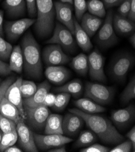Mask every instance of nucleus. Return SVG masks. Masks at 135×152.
Masks as SVG:
<instances>
[{
	"label": "nucleus",
	"mask_w": 135,
	"mask_h": 152,
	"mask_svg": "<svg viewBox=\"0 0 135 152\" xmlns=\"http://www.w3.org/2000/svg\"><path fill=\"white\" fill-rule=\"evenodd\" d=\"M102 20L89 13L83 15L81 20V26L89 37H92L102 24Z\"/></svg>",
	"instance_id": "obj_22"
},
{
	"label": "nucleus",
	"mask_w": 135,
	"mask_h": 152,
	"mask_svg": "<svg viewBox=\"0 0 135 152\" xmlns=\"http://www.w3.org/2000/svg\"><path fill=\"white\" fill-rule=\"evenodd\" d=\"M37 15L34 30L40 39L48 38L54 29L55 10L53 0H36Z\"/></svg>",
	"instance_id": "obj_3"
},
{
	"label": "nucleus",
	"mask_w": 135,
	"mask_h": 152,
	"mask_svg": "<svg viewBox=\"0 0 135 152\" xmlns=\"http://www.w3.org/2000/svg\"><path fill=\"white\" fill-rule=\"evenodd\" d=\"M135 98V77L133 75L120 96L123 104H127Z\"/></svg>",
	"instance_id": "obj_32"
},
{
	"label": "nucleus",
	"mask_w": 135,
	"mask_h": 152,
	"mask_svg": "<svg viewBox=\"0 0 135 152\" xmlns=\"http://www.w3.org/2000/svg\"><path fill=\"white\" fill-rule=\"evenodd\" d=\"M97 140L96 134L90 130H84L81 132L78 140L74 142V148L87 147L93 144Z\"/></svg>",
	"instance_id": "obj_30"
},
{
	"label": "nucleus",
	"mask_w": 135,
	"mask_h": 152,
	"mask_svg": "<svg viewBox=\"0 0 135 152\" xmlns=\"http://www.w3.org/2000/svg\"><path fill=\"white\" fill-rule=\"evenodd\" d=\"M84 124V119L80 116L73 113H67L63 119V133L67 136H74L78 134Z\"/></svg>",
	"instance_id": "obj_17"
},
{
	"label": "nucleus",
	"mask_w": 135,
	"mask_h": 152,
	"mask_svg": "<svg viewBox=\"0 0 135 152\" xmlns=\"http://www.w3.org/2000/svg\"><path fill=\"white\" fill-rule=\"evenodd\" d=\"M60 2L62 3H69L72 5H73V0H59Z\"/></svg>",
	"instance_id": "obj_53"
},
{
	"label": "nucleus",
	"mask_w": 135,
	"mask_h": 152,
	"mask_svg": "<svg viewBox=\"0 0 135 152\" xmlns=\"http://www.w3.org/2000/svg\"><path fill=\"white\" fill-rule=\"evenodd\" d=\"M37 86L31 81L22 80L20 86V90L23 98H27L32 96L36 92Z\"/></svg>",
	"instance_id": "obj_35"
},
{
	"label": "nucleus",
	"mask_w": 135,
	"mask_h": 152,
	"mask_svg": "<svg viewBox=\"0 0 135 152\" xmlns=\"http://www.w3.org/2000/svg\"><path fill=\"white\" fill-rule=\"evenodd\" d=\"M50 85L47 81H44L37 86L35 93L31 97L23 99L24 106L28 107H35L43 104L45 97L49 93Z\"/></svg>",
	"instance_id": "obj_19"
},
{
	"label": "nucleus",
	"mask_w": 135,
	"mask_h": 152,
	"mask_svg": "<svg viewBox=\"0 0 135 152\" xmlns=\"http://www.w3.org/2000/svg\"><path fill=\"white\" fill-rule=\"evenodd\" d=\"M55 98H56V95H55L53 94L48 93L47 94V95L46 96V97H45L43 104L44 105L47 106V107H52L53 105L54 104V102L55 101Z\"/></svg>",
	"instance_id": "obj_46"
},
{
	"label": "nucleus",
	"mask_w": 135,
	"mask_h": 152,
	"mask_svg": "<svg viewBox=\"0 0 135 152\" xmlns=\"http://www.w3.org/2000/svg\"><path fill=\"white\" fill-rule=\"evenodd\" d=\"M3 6L7 15L10 18L21 17L26 13L25 0H4Z\"/></svg>",
	"instance_id": "obj_21"
},
{
	"label": "nucleus",
	"mask_w": 135,
	"mask_h": 152,
	"mask_svg": "<svg viewBox=\"0 0 135 152\" xmlns=\"http://www.w3.org/2000/svg\"><path fill=\"white\" fill-rule=\"evenodd\" d=\"M87 10L89 13L99 18H103L106 15V8L100 0H89L87 2Z\"/></svg>",
	"instance_id": "obj_31"
},
{
	"label": "nucleus",
	"mask_w": 135,
	"mask_h": 152,
	"mask_svg": "<svg viewBox=\"0 0 135 152\" xmlns=\"http://www.w3.org/2000/svg\"><path fill=\"white\" fill-rule=\"evenodd\" d=\"M45 76L53 84L61 85L66 83L70 77V72L61 66H49L45 70Z\"/></svg>",
	"instance_id": "obj_18"
},
{
	"label": "nucleus",
	"mask_w": 135,
	"mask_h": 152,
	"mask_svg": "<svg viewBox=\"0 0 135 152\" xmlns=\"http://www.w3.org/2000/svg\"><path fill=\"white\" fill-rule=\"evenodd\" d=\"M113 26L115 33L120 36H128L134 32V22L119 14H116L113 18Z\"/></svg>",
	"instance_id": "obj_20"
},
{
	"label": "nucleus",
	"mask_w": 135,
	"mask_h": 152,
	"mask_svg": "<svg viewBox=\"0 0 135 152\" xmlns=\"http://www.w3.org/2000/svg\"><path fill=\"white\" fill-rule=\"evenodd\" d=\"M22 80V78H18L15 81L7 88L4 97L16 106L19 110L20 116L24 120L26 119V113L20 90V86Z\"/></svg>",
	"instance_id": "obj_16"
},
{
	"label": "nucleus",
	"mask_w": 135,
	"mask_h": 152,
	"mask_svg": "<svg viewBox=\"0 0 135 152\" xmlns=\"http://www.w3.org/2000/svg\"><path fill=\"white\" fill-rule=\"evenodd\" d=\"M5 152H22V149L18 148L17 146H15L14 145L7 148L5 150Z\"/></svg>",
	"instance_id": "obj_51"
},
{
	"label": "nucleus",
	"mask_w": 135,
	"mask_h": 152,
	"mask_svg": "<svg viewBox=\"0 0 135 152\" xmlns=\"http://www.w3.org/2000/svg\"><path fill=\"white\" fill-rule=\"evenodd\" d=\"M126 136L131 142L133 151H135V127H133L132 129L127 133Z\"/></svg>",
	"instance_id": "obj_47"
},
{
	"label": "nucleus",
	"mask_w": 135,
	"mask_h": 152,
	"mask_svg": "<svg viewBox=\"0 0 135 152\" xmlns=\"http://www.w3.org/2000/svg\"><path fill=\"white\" fill-rule=\"evenodd\" d=\"M74 104L79 110L88 114H96L106 110V108L101 105L88 98L79 99L74 101Z\"/></svg>",
	"instance_id": "obj_24"
},
{
	"label": "nucleus",
	"mask_w": 135,
	"mask_h": 152,
	"mask_svg": "<svg viewBox=\"0 0 135 152\" xmlns=\"http://www.w3.org/2000/svg\"><path fill=\"white\" fill-rule=\"evenodd\" d=\"M9 67L11 71L21 73L23 70V57L20 45H15L10 54Z\"/></svg>",
	"instance_id": "obj_28"
},
{
	"label": "nucleus",
	"mask_w": 135,
	"mask_h": 152,
	"mask_svg": "<svg viewBox=\"0 0 135 152\" xmlns=\"http://www.w3.org/2000/svg\"><path fill=\"white\" fill-rule=\"evenodd\" d=\"M3 18H4V12L0 10V37H3L4 36V28H3Z\"/></svg>",
	"instance_id": "obj_49"
},
{
	"label": "nucleus",
	"mask_w": 135,
	"mask_h": 152,
	"mask_svg": "<svg viewBox=\"0 0 135 152\" xmlns=\"http://www.w3.org/2000/svg\"><path fill=\"white\" fill-rule=\"evenodd\" d=\"M3 135V132L1 130V129H0V141H1V139H2Z\"/></svg>",
	"instance_id": "obj_54"
},
{
	"label": "nucleus",
	"mask_w": 135,
	"mask_h": 152,
	"mask_svg": "<svg viewBox=\"0 0 135 152\" xmlns=\"http://www.w3.org/2000/svg\"><path fill=\"white\" fill-rule=\"evenodd\" d=\"M71 95L67 93L61 92L56 95L54 104L52 107L56 111L60 112L65 109L70 99Z\"/></svg>",
	"instance_id": "obj_34"
},
{
	"label": "nucleus",
	"mask_w": 135,
	"mask_h": 152,
	"mask_svg": "<svg viewBox=\"0 0 135 152\" xmlns=\"http://www.w3.org/2000/svg\"><path fill=\"white\" fill-rule=\"evenodd\" d=\"M52 37L46 43L60 45L67 53H74L77 51V44L72 34L63 24L56 23Z\"/></svg>",
	"instance_id": "obj_5"
},
{
	"label": "nucleus",
	"mask_w": 135,
	"mask_h": 152,
	"mask_svg": "<svg viewBox=\"0 0 135 152\" xmlns=\"http://www.w3.org/2000/svg\"><path fill=\"white\" fill-rule=\"evenodd\" d=\"M24 108L28 125L36 131L40 132L44 129L46 120L50 114L47 106L42 104L35 107L24 106Z\"/></svg>",
	"instance_id": "obj_8"
},
{
	"label": "nucleus",
	"mask_w": 135,
	"mask_h": 152,
	"mask_svg": "<svg viewBox=\"0 0 135 152\" xmlns=\"http://www.w3.org/2000/svg\"><path fill=\"white\" fill-rule=\"evenodd\" d=\"M35 21L34 18H22L6 22L3 28L7 38L12 42L17 41L30 27L35 24Z\"/></svg>",
	"instance_id": "obj_11"
},
{
	"label": "nucleus",
	"mask_w": 135,
	"mask_h": 152,
	"mask_svg": "<svg viewBox=\"0 0 135 152\" xmlns=\"http://www.w3.org/2000/svg\"><path fill=\"white\" fill-rule=\"evenodd\" d=\"M134 118L135 108L132 104L124 109L112 111L110 115L111 120L120 129L128 127L134 122Z\"/></svg>",
	"instance_id": "obj_15"
},
{
	"label": "nucleus",
	"mask_w": 135,
	"mask_h": 152,
	"mask_svg": "<svg viewBox=\"0 0 135 152\" xmlns=\"http://www.w3.org/2000/svg\"><path fill=\"white\" fill-rule=\"evenodd\" d=\"M44 62L48 66H61L70 61V57L57 44H50L43 49L42 53Z\"/></svg>",
	"instance_id": "obj_10"
},
{
	"label": "nucleus",
	"mask_w": 135,
	"mask_h": 152,
	"mask_svg": "<svg viewBox=\"0 0 135 152\" xmlns=\"http://www.w3.org/2000/svg\"><path fill=\"white\" fill-rule=\"evenodd\" d=\"M131 0H124L120 4V6L118 9V12L120 15L124 17H127L131 6Z\"/></svg>",
	"instance_id": "obj_43"
},
{
	"label": "nucleus",
	"mask_w": 135,
	"mask_h": 152,
	"mask_svg": "<svg viewBox=\"0 0 135 152\" xmlns=\"http://www.w3.org/2000/svg\"><path fill=\"white\" fill-rule=\"evenodd\" d=\"M12 45L0 37V59L4 62L9 59L12 51Z\"/></svg>",
	"instance_id": "obj_36"
},
{
	"label": "nucleus",
	"mask_w": 135,
	"mask_h": 152,
	"mask_svg": "<svg viewBox=\"0 0 135 152\" xmlns=\"http://www.w3.org/2000/svg\"><path fill=\"white\" fill-rule=\"evenodd\" d=\"M129 41L131 44V45L133 46V48L134 49L135 48V34L133 33V34L131 35L130 38H129Z\"/></svg>",
	"instance_id": "obj_52"
},
{
	"label": "nucleus",
	"mask_w": 135,
	"mask_h": 152,
	"mask_svg": "<svg viewBox=\"0 0 135 152\" xmlns=\"http://www.w3.org/2000/svg\"><path fill=\"white\" fill-rule=\"evenodd\" d=\"M0 113L4 116L13 121L17 124L20 121L23 120L20 116L17 107L5 97L0 103Z\"/></svg>",
	"instance_id": "obj_26"
},
{
	"label": "nucleus",
	"mask_w": 135,
	"mask_h": 152,
	"mask_svg": "<svg viewBox=\"0 0 135 152\" xmlns=\"http://www.w3.org/2000/svg\"><path fill=\"white\" fill-rule=\"evenodd\" d=\"M88 73L91 79L100 82H106L104 73V58L98 50H93L88 56Z\"/></svg>",
	"instance_id": "obj_12"
},
{
	"label": "nucleus",
	"mask_w": 135,
	"mask_h": 152,
	"mask_svg": "<svg viewBox=\"0 0 135 152\" xmlns=\"http://www.w3.org/2000/svg\"><path fill=\"white\" fill-rule=\"evenodd\" d=\"M127 18L134 22L135 21V0H131V6Z\"/></svg>",
	"instance_id": "obj_48"
},
{
	"label": "nucleus",
	"mask_w": 135,
	"mask_h": 152,
	"mask_svg": "<svg viewBox=\"0 0 135 152\" xmlns=\"http://www.w3.org/2000/svg\"><path fill=\"white\" fill-rule=\"evenodd\" d=\"M18 134L17 129L9 133H3L2 139L0 141V151H4V150L14 145L17 142Z\"/></svg>",
	"instance_id": "obj_33"
},
{
	"label": "nucleus",
	"mask_w": 135,
	"mask_h": 152,
	"mask_svg": "<svg viewBox=\"0 0 135 152\" xmlns=\"http://www.w3.org/2000/svg\"><path fill=\"white\" fill-rule=\"evenodd\" d=\"M63 119L61 115L58 114H50L46 120L44 127V133L46 134H63Z\"/></svg>",
	"instance_id": "obj_25"
},
{
	"label": "nucleus",
	"mask_w": 135,
	"mask_h": 152,
	"mask_svg": "<svg viewBox=\"0 0 135 152\" xmlns=\"http://www.w3.org/2000/svg\"><path fill=\"white\" fill-rule=\"evenodd\" d=\"M134 64V56L132 53L129 52L120 53L113 59L109 66L110 77L115 81L123 82Z\"/></svg>",
	"instance_id": "obj_4"
},
{
	"label": "nucleus",
	"mask_w": 135,
	"mask_h": 152,
	"mask_svg": "<svg viewBox=\"0 0 135 152\" xmlns=\"http://www.w3.org/2000/svg\"><path fill=\"white\" fill-rule=\"evenodd\" d=\"M110 148L99 144H93L80 150L81 152H108Z\"/></svg>",
	"instance_id": "obj_40"
},
{
	"label": "nucleus",
	"mask_w": 135,
	"mask_h": 152,
	"mask_svg": "<svg viewBox=\"0 0 135 152\" xmlns=\"http://www.w3.org/2000/svg\"><path fill=\"white\" fill-rule=\"evenodd\" d=\"M33 135L38 149L41 151L49 150V149L65 145L73 141L72 138L61 134L44 135L33 132Z\"/></svg>",
	"instance_id": "obj_9"
},
{
	"label": "nucleus",
	"mask_w": 135,
	"mask_h": 152,
	"mask_svg": "<svg viewBox=\"0 0 135 152\" xmlns=\"http://www.w3.org/2000/svg\"><path fill=\"white\" fill-rule=\"evenodd\" d=\"M105 8L110 9L121 4L124 0H102Z\"/></svg>",
	"instance_id": "obj_45"
},
{
	"label": "nucleus",
	"mask_w": 135,
	"mask_h": 152,
	"mask_svg": "<svg viewBox=\"0 0 135 152\" xmlns=\"http://www.w3.org/2000/svg\"><path fill=\"white\" fill-rule=\"evenodd\" d=\"M113 12L109 10L106 20L96 37V42L99 46L103 49H108L114 46L118 42L113 26Z\"/></svg>",
	"instance_id": "obj_7"
},
{
	"label": "nucleus",
	"mask_w": 135,
	"mask_h": 152,
	"mask_svg": "<svg viewBox=\"0 0 135 152\" xmlns=\"http://www.w3.org/2000/svg\"><path fill=\"white\" fill-rule=\"evenodd\" d=\"M72 69L78 74L85 76L88 70V57L84 53H80L74 57L70 63Z\"/></svg>",
	"instance_id": "obj_29"
},
{
	"label": "nucleus",
	"mask_w": 135,
	"mask_h": 152,
	"mask_svg": "<svg viewBox=\"0 0 135 152\" xmlns=\"http://www.w3.org/2000/svg\"><path fill=\"white\" fill-rule=\"evenodd\" d=\"M23 69L27 77L38 80L42 75L40 47L31 32H27L21 41Z\"/></svg>",
	"instance_id": "obj_2"
},
{
	"label": "nucleus",
	"mask_w": 135,
	"mask_h": 152,
	"mask_svg": "<svg viewBox=\"0 0 135 152\" xmlns=\"http://www.w3.org/2000/svg\"><path fill=\"white\" fill-rule=\"evenodd\" d=\"M18 142L22 150L27 152H37L38 149L35 144L33 132L24 123L23 120L17 124Z\"/></svg>",
	"instance_id": "obj_13"
},
{
	"label": "nucleus",
	"mask_w": 135,
	"mask_h": 152,
	"mask_svg": "<svg viewBox=\"0 0 135 152\" xmlns=\"http://www.w3.org/2000/svg\"><path fill=\"white\" fill-rule=\"evenodd\" d=\"M132 150V144L130 140H127L117 145L110 152H130Z\"/></svg>",
	"instance_id": "obj_41"
},
{
	"label": "nucleus",
	"mask_w": 135,
	"mask_h": 152,
	"mask_svg": "<svg viewBox=\"0 0 135 152\" xmlns=\"http://www.w3.org/2000/svg\"><path fill=\"white\" fill-rule=\"evenodd\" d=\"M0 1H1V0H0Z\"/></svg>",
	"instance_id": "obj_55"
},
{
	"label": "nucleus",
	"mask_w": 135,
	"mask_h": 152,
	"mask_svg": "<svg viewBox=\"0 0 135 152\" xmlns=\"http://www.w3.org/2000/svg\"><path fill=\"white\" fill-rule=\"evenodd\" d=\"M25 1L28 16L32 18H35L37 15L36 0H25Z\"/></svg>",
	"instance_id": "obj_42"
},
{
	"label": "nucleus",
	"mask_w": 135,
	"mask_h": 152,
	"mask_svg": "<svg viewBox=\"0 0 135 152\" xmlns=\"http://www.w3.org/2000/svg\"><path fill=\"white\" fill-rule=\"evenodd\" d=\"M69 111L81 116L87 126L102 142L109 144H116L124 140V136L118 132L107 118L95 114L85 113L78 109H70Z\"/></svg>",
	"instance_id": "obj_1"
},
{
	"label": "nucleus",
	"mask_w": 135,
	"mask_h": 152,
	"mask_svg": "<svg viewBox=\"0 0 135 152\" xmlns=\"http://www.w3.org/2000/svg\"><path fill=\"white\" fill-rule=\"evenodd\" d=\"M9 64L0 59V76H7L11 73Z\"/></svg>",
	"instance_id": "obj_44"
},
{
	"label": "nucleus",
	"mask_w": 135,
	"mask_h": 152,
	"mask_svg": "<svg viewBox=\"0 0 135 152\" xmlns=\"http://www.w3.org/2000/svg\"><path fill=\"white\" fill-rule=\"evenodd\" d=\"M15 81V77L13 76L8 77L0 84V103L4 97L7 88Z\"/></svg>",
	"instance_id": "obj_39"
},
{
	"label": "nucleus",
	"mask_w": 135,
	"mask_h": 152,
	"mask_svg": "<svg viewBox=\"0 0 135 152\" xmlns=\"http://www.w3.org/2000/svg\"><path fill=\"white\" fill-rule=\"evenodd\" d=\"M17 124L13 121L4 116L0 113V129L3 133L15 130Z\"/></svg>",
	"instance_id": "obj_37"
},
{
	"label": "nucleus",
	"mask_w": 135,
	"mask_h": 152,
	"mask_svg": "<svg viewBox=\"0 0 135 152\" xmlns=\"http://www.w3.org/2000/svg\"><path fill=\"white\" fill-rule=\"evenodd\" d=\"M73 4H74L76 20L78 22L81 21L83 15L87 10V2L85 0H73Z\"/></svg>",
	"instance_id": "obj_38"
},
{
	"label": "nucleus",
	"mask_w": 135,
	"mask_h": 152,
	"mask_svg": "<svg viewBox=\"0 0 135 152\" xmlns=\"http://www.w3.org/2000/svg\"><path fill=\"white\" fill-rule=\"evenodd\" d=\"M115 90L112 87L104 86L96 83H87L85 87V97L99 105H107L113 99Z\"/></svg>",
	"instance_id": "obj_6"
},
{
	"label": "nucleus",
	"mask_w": 135,
	"mask_h": 152,
	"mask_svg": "<svg viewBox=\"0 0 135 152\" xmlns=\"http://www.w3.org/2000/svg\"><path fill=\"white\" fill-rule=\"evenodd\" d=\"M49 152H66V146L64 145H61V146H58L51 149H49L48 150Z\"/></svg>",
	"instance_id": "obj_50"
},
{
	"label": "nucleus",
	"mask_w": 135,
	"mask_h": 152,
	"mask_svg": "<svg viewBox=\"0 0 135 152\" xmlns=\"http://www.w3.org/2000/svg\"><path fill=\"white\" fill-rule=\"evenodd\" d=\"M83 91V86L79 80H74L55 89V92L58 93H67L74 98H79L81 96Z\"/></svg>",
	"instance_id": "obj_27"
},
{
	"label": "nucleus",
	"mask_w": 135,
	"mask_h": 152,
	"mask_svg": "<svg viewBox=\"0 0 135 152\" xmlns=\"http://www.w3.org/2000/svg\"><path fill=\"white\" fill-rule=\"evenodd\" d=\"M53 4L57 20L66 26L74 35V25L72 5L60 1H56Z\"/></svg>",
	"instance_id": "obj_14"
},
{
	"label": "nucleus",
	"mask_w": 135,
	"mask_h": 152,
	"mask_svg": "<svg viewBox=\"0 0 135 152\" xmlns=\"http://www.w3.org/2000/svg\"><path fill=\"white\" fill-rule=\"evenodd\" d=\"M74 34L76 40L80 48L84 52H88L93 48V44L90 39V37L82 29L78 21L74 18Z\"/></svg>",
	"instance_id": "obj_23"
}]
</instances>
